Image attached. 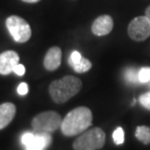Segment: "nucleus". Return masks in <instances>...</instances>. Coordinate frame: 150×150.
Segmentation results:
<instances>
[{
  "instance_id": "obj_1",
  "label": "nucleus",
  "mask_w": 150,
  "mask_h": 150,
  "mask_svg": "<svg viewBox=\"0 0 150 150\" xmlns=\"http://www.w3.org/2000/svg\"><path fill=\"white\" fill-rule=\"evenodd\" d=\"M93 114L88 107H76L62 119L61 130L62 133L67 137L77 136L88 130L92 125Z\"/></svg>"
},
{
  "instance_id": "obj_2",
  "label": "nucleus",
  "mask_w": 150,
  "mask_h": 150,
  "mask_svg": "<svg viewBox=\"0 0 150 150\" xmlns=\"http://www.w3.org/2000/svg\"><path fill=\"white\" fill-rule=\"evenodd\" d=\"M82 89V81L74 76H64L55 80L49 86V94L56 103H67Z\"/></svg>"
},
{
  "instance_id": "obj_3",
  "label": "nucleus",
  "mask_w": 150,
  "mask_h": 150,
  "mask_svg": "<svg viewBox=\"0 0 150 150\" xmlns=\"http://www.w3.org/2000/svg\"><path fill=\"white\" fill-rule=\"evenodd\" d=\"M105 143V133L100 128L85 131L73 142L74 150H98Z\"/></svg>"
},
{
  "instance_id": "obj_4",
  "label": "nucleus",
  "mask_w": 150,
  "mask_h": 150,
  "mask_svg": "<svg viewBox=\"0 0 150 150\" xmlns=\"http://www.w3.org/2000/svg\"><path fill=\"white\" fill-rule=\"evenodd\" d=\"M62 116L56 111H45L39 113L32 119L31 126L34 133H53L61 128Z\"/></svg>"
},
{
  "instance_id": "obj_5",
  "label": "nucleus",
  "mask_w": 150,
  "mask_h": 150,
  "mask_svg": "<svg viewBox=\"0 0 150 150\" xmlns=\"http://www.w3.org/2000/svg\"><path fill=\"white\" fill-rule=\"evenodd\" d=\"M7 26L11 36L18 43H25L31 37V28L25 19L19 16H10L6 20Z\"/></svg>"
},
{
  "instance_id": "obj_6",
  "label": "nucleus",
  "mask_w": 150,
  "mask_h": 150,
  "mask_svg": "<svg viewBox=\"0 0 150 150\" xmlns=\"http://www.w3.org/2000/svg\"><path fill=\"white\" fill-rule=\"evenodd\" d=\"M128 33L134 41H144L150 36V21L145 16H139L131 21Z\"/></svg>"
},
{
  "instance_id": "obj_7",
  "label": "nucleus",
  "mask_w": 150,
  "mask_h": 150,
  "mask_svg": "<svg viewBox=\"0 0 150 150\" xmlns=\"http://www.w3.org/2000/svg\"><path fill=\"white\" fill-rule=\"evenodd\" d=\"M19 62L20 57L15 51H6L0 54V74L8 75L14 72V68Z\"/></svg>"
},
{
  "instance_id": "obj_8",
  "label": "nucleus",
  "mask_w": 150,
  "mask_h": 150,
  "mask_svg": "<svg viewBox=\"0 0 150 150\" xmlns=\"http://www.w3.org/2000/svg\"><path fill=\"white\" fill-rule=\"evenodd\" d=\"M113 28V19L108 15H101L94 21L92 32L97 36H104L110 33Z\"/></svg>"
},
{
  "instance_id": "obj_9",
  "label": "nucleus",
  "mask_w": 150,
  "mask_h": 150,
  "mask_svg": "<svg viewBox=\"0 0 150 150\" xmlns=\"http://www.w3.org/2000/svg\"><path fill=\"white\" fill-rule=\"evenodd\" d=\"M62 50L61 48L54 46L48 50L44 58V67L49 71H54L61 65Z\"/></svg>"
},
{
  "instance_id": "obj_10",
  "label": "nucleus",
  "mask_w": 150,
  "mask_h": 150,
  "mask_svg": "<svg viewBox=\"0 0 150 150\" xmlns=\"http://www.w3.org/2000/svg\"><path fill=\"white\" fill-rule=\"evenodd\" d=\"M16 105L12 103L0 104V130L6 128L16 115Z\"/></svg>"
},
{
  "instance_id": "obj_11",
  "label": "nucleus",
  "mask_w": 150,
  "mask_h": 150,
  "mask_svg": "<svg viewBox=\"0 0 150 150\" xmlns=\"http://www.w3.org/2000/svg\"><path fill=\"white\" fill-rule=\"evenodd\" d=\"M52 142V137L48 133H34V142L32 144L38 146L41 149L48 147Z\"/></svg>"
},
{
  "instance_id": "obj_12",
  "label": "nucleus",
  "mask_w": 150,
  "mask_h": 150,
  "mask_svg": "<svg viewBox=\"0 0 150 150\" xmlns=\"http://www.w3.org/2000/svg\"><path fill=\"white\" fill-rule=\"evenodd\" d=\"M136 137L144 144L150 143V128L146 126H139L136 131Z\"/></svg>"
},
{
  "instance_id": "obj_13",
  "label": "nucleus",
  "mask_w": 150,
  "mask_h": 150,
  "mask_svg": "<svg viewBox=\"0 0 150 150\" xmlns=\"http://www.w3.org/2000/svg\"><path fill=\"white\" fill-rule=\"evenodd\" d=\"M71 67L73 68L75 72L77 73H84V72H87V71H89L91 69L92 67V62L89 61L88 59H85V58H81L79 61L77 62H75L72 65H71Z\"/></svg>"
},
{
  "instance_id": "obj_14",
  "label": "nucleus",
  "mask_w": 150,
  "mask_h": 150,
  "mask_svg": "<svg viewBox=\"0 0 150 150\" xmlns=\"http://www.w3.org/2000/svg\"><path fill=\"white\" fill-rule=\"evenodd\" d=\"M125 78L129 83L137 84L139 81V71H137L134 68H128L125 72Z\"/></svg>"
},
{
  "instance_id": "obj_15",
  "label": "nucleus",
  "mask_w": 150,
  "mask_h": 150,
  "mask_svg": "<svg viewBox=\"0 0 150 150\" xmlns=\"http://www.w3.org/2000/svg\"><path fill=\"white\" fill-rule=\"evenodd\" d=\"M139 83L150 82V67H142L139 70Z\"/></svg>"
},
{
  "instance_id": "obj_16",
  "label": "nucleus",
  "mask_w": 150,
  "mask_h": 150,
  "mask_svg": "<svg viewBox=\"0 0 150 150\" xmlns=\"http://www.w3.org/2000/svg\"><path fill=\"white\" fill-rule=\"evenodd\" d=\"M112 137H113V140L115 142V144L119 145V144H122L124 142V131H123L122 128H117L115 131L113 132V134H112Z\"/></svg>"
},
{
  "instance_id": "obj_17",
  "label": "nucleus",
  "mask_w": 150,
  "mask_h": 150,
  "mask_svg": "<svg viewBox=\"0 0 150 150\" xmlns=\"http://www.w3.org/2000/svg\"><path fill=\"white\" fill-rule=\"evenodd\" d=\"M34 142V133H29L26 132L22 136V143L25 147H28L30 146Z\"/></svg>"
},
{
  "instance_id": "obj_18",
  "label": "nucleus",
  "mask_w": 150,
  "mask_h": 150,
  "mask_svg": "<svg viewBox=\"0 0 150 150\" xmlns=\"http://www.w3.org/2000/svg\"><path fill=\"white\" fill-rule=\"evenodd\" d=\"M139 103H142V105L144 106L146 109L150 110V93H146V94L140 96Z\"/></svg>"
},
{
  "instance_id": "obj_19",
  "label": "nucleus",
  "mask_w": 150,
  "mask_h": 150,
  "mask_svg": "<svg viewBox=\"0 0 150 150\" xmlns=\"http://www.w3.org/2000/svg\"><path fill=\"white\" fill-rule=\"evenodd\" d=\"M81 58H82V56H81V54L78 52V51H73V52L70 54L69 59H68V64H69V65L71 67L73 64L79 61Z\"/></svg>"
},
{
  "instance_id": "obj_20",
  "label": "nucleus",
  "mask_w": 150,
  "mask_h": 150,
  "mask_svg": "<svg viewBox=\"0 0 150 150\" xmlns=\"http://www.w3.org/2000/svg\"><path fill=\"white\" fill-rule=\"evenodd\" d=\"M18 94L20 96H25L28 92V86L26 83H21L18 87Z\"/></svg>"
},
{
  "instance_id": "obj_21",
  "label": "nucleus",
  "mask_w": 150,
  "mask_h": 150,
  "mask_svg": "<svg viewBox=\"0 0 150 150\" xmlns=\"http://www.w3.org/2000/svg\"><path fill=\"white\" fill-rule=\"evenodd\" d=\"M14 72L16 73L18 76H23V74L25 73V67L23 64H18L16 65V67L14 68Z\"/></svg>"
},
{
  "instance_id": "obj_22",
  "label": "nucleus",
  "mask_w": 150,
  "mask_h": 150,
  "mask_svg": "<svg viewBox=\"0 0 150 150\" xmlns=\"http://www.w3.org/2000/svg\"><path fill=\"white\" fill-rule=\"evenodd\" d=\"M26 150H43V149H41L40 147H38V146L34 145V144H31L30 146L26 147Z\"/></svg>"
},
{
  "instance_id": "obj_23",
  "label": "nucleus",
  "mask_w": 150,
  "mask_h": 150,
  "mask_svg": "<svg viewBox=\"0 0 150 150\" xmlns=\"http://www.w3.org/2000/svg\"><path fill=\"white\" fill-rule=\"evenodd\" d=\"M145 16L148 18L149 21H150V6H148L147 8H146V10H145Z\"/></svg>"
},
{
  "instance_id": "obj_24",
  "label": "nucleus",
  "mask_w": 150,
  "mask_h": 150,
  "mask_svg": "<svg viewBox=\"0 0 150 150\" xmlns=\"http://www.w3.org/2000/svg\"><path fill=\"white\" fill-rule=\"evenodd\" d=\"M23 2H26V3H36L38 1H40V0H22Z\"/></svg>"
},
{
  "instance_id": "obj_25",
  "label": "nucleus",
  "mask_w": 150,
  "mask_h": 150,
  "mask_svg": "<svg viewBox=\"0 0 150 150\" xmlns=\"http://www.w3.org/2000/svg\"><path fill=\"white\" fill-rule=\"evenodd\" d=\"M149 84H150V82H149Z\"/></svg>"
}]
</instances>
